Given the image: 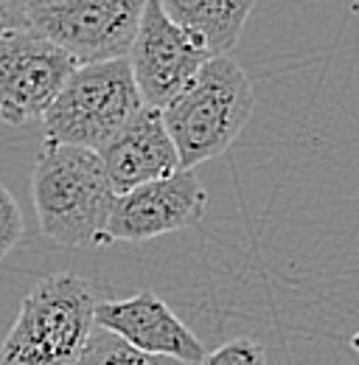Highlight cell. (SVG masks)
I'll list each match as a JSON object with an SVG mask.
<instances>
[{"instance_id": "1", "label": "cell", "mask_w": 359, "mask_h": 365, "mask_svg": "<svg viewBox=\"0 0 359 365\" xmlns=\"http://www.w3.org/2000/svg\"><path fill=\"white\" fill-rule=\"evenodd\" d=\"M31 197L43 236L62 247H107L115 191L98 152L45 140L34 158Z\"/></svg>"}, {"instance_id": "2", "label": "cell", "mask_w": 359, "mask_h": 365, "mask_svg": "<svg viewBox=\"0 0 359 365\" xmlns=\"http://www.w3.org/2000/svg\"><path fill=\"white\" fill-rule=\"evenodd\" d=\"M256 107L247 71L230 56H211L197 76L160 110L180 169H197L224 155L241 135Z\"/></svg>"}, {"instance_id": "3", "label": "cell", "mask_w": 359, "mask_h": 365, "mask_svg": "<svg viewBox=\"0 0 359 365\" xmlns=\"http://www.w3.org/2000/svg\"><path fill=\"white\" fill-rule=\"evenodd\" d=\"M95 292L76 273H51L20 301L0 340V365H76L95 329Z\"/></svg>"}, {"instance_id": "4", "label": "cell", "mask_w": 359, "mask_h": 365, "mask_svg": "<svg viewBox=\"0 0 359 365\" xmlns=\"http://www.w3.org/2000/svg\"><path fill=\"white\" fill-rule=\"evenodd\" d=\"M143 107L127 56L79 65L40 118L45 140L98 152Z\"/></svg>"}, {"instance_id": "5", "label": "cell", "mask_w": 359, "mask_h": 365, "mask_svg": "<svg viewBox=\"0 0 359 365\" xmlns=\"http://www.w3.org/2000/svg\"><path fill=\"white\" fill-rule=\"evenodd\" d=\"M146 0H48L23 11V29L62 48L76 65L127 56Z\"/></svg>"}, {"instance_id": "6", "label": "cell", "mask_w": 359, "mask_h": 365, "mask_svg": "<svg viewBox=\"0 0 359 365\" xmlns=\"http://www.w3.org/2000/svg\"><path fill=\"white\" fill-rule=\"evenodd\" d=\"M211 56L214 53L191 31L180 29L166 17L157 0L143 3L135 40L127 51V62L146 107L163 110Z\"/></svg>"}, {"instance_id": "7", "label": "cell", "mask_w": 359, "mask_h": 365, "mask_svg": "<svg viewBox=\"0 0 359 365\" xmlns=\"http://www.w3.org/2000/svg\"><path fill=\"white\" fill-rule=\"evenodd\" d=\"M79 65L28 29L0 37V121L23 127L40 121Z\"/></svg>"}, {"instance_id": "8", "label": "cell", "mask_w": 359, "mask_h": 365, "mask_svg": "<svg viewBox=\"0 0 359 365\" xmlns=\"http://www.w3.org/2000/svg\"><path fill=\"white\" fill-rule=\"evenodd\" d=\"M208 208V191L194 169L135 185L118 194L107 222V245L149 242L166 233L194 228Z\"/></svg>"}, {"instance_id": "9", "label": "cell", "mask_w": 359, "mask_h": 365, "mask_svg": "<svg viewBox=\"0 0 359 365\" xmlns=\"http://www.w3.org/2000/svg\"><path fill=\"white\" fill-rule=\"evenodd\" d=\"M93 320L98 329H107L110 334L143 354L169 357L185 365H197L205 354L202 340L155 292L101 301L93 309Z\"/></svg>"}, {"instance_id": "10", "label": "cell", "mask_w": 359, "mask_h": 365, "mask_svg": "<svg viewBox=\"0 0 359 365\" xmlns=\"http://www.w3.org/2000/svg\"><path fill=\"white\" fill-rule=\"evenodd\" d=\"M98 158L115 194L180 172L177 149L166 133L160 110H152L146 104L118 135L98 149Z\"/></svg>"}, {"instance_id": "11", "label": "cell", "mask_w": 359, "mask_h": 365, "mask_svg": "<svg viewBox=\"0 0 359 365\" xmlns=\"http://www.w3.org/2000/svg\"><path fill=\"white\" fill-rule=\"evenodd\" d=\"M172 23L191 31L214 56L239 43L256 0H157Z\"/></svg>"}, {"instance_id": "12", "label": "cell", "mask_w": 359, "mask_h": 365, "mask_svg": "<svg viewBox=\"0 0 359 365\" xmlns=\"http://www.w3.org/2000/svg\"><path fill=\"white\" fill-rule=\"evenodd\" d=\"M76 365H185V363L135 351L132 346H127L124 340H118L107 329H98L95 326L90 331L88 346H85L82 357L76 360Z\"/></svg>"}, {"instance_id": "13", "label": "cell", "mask_w": 359, "mask_h": 365, "mask_svg": "<svg viewBox=\"0 0 359 365\" xmlns=\"http://www.w3.org/2000/svg\"><path fill=\"white\" fill-rule=\"evenodd\" d=\"M267 363V351L259 340L253 337H233L222 343L219 349H214L211 354H202V360L197 365H264Z\"/></svg>"}, {"instance_id": "14", "label": "cell", "mask_w": 359, "mask_h": 365, "mask_svg": "<svg viewBox=\"0 0 359 365\" xmlns=\"http://www.w3.org/2000/svg\"><path fill=\"white\" fill-rule=\"evenodd\" d=\"M23 236H26L23 208L14 200V194L0 182V262L23 242Z\"/></svg>"}, {"instance_id": "15", "label": "cell", "mask_w": 359, "mask_h": 365, "mask_svg": "<svg viewBox=\"0 0 359 365\" xmlns=\"http://www.w3.org/2000/svg\"><path fill=\"white\" fill-rule=\"evenodd\" d=\"M11 29H23V11L11 0H0V37Z\"/></svg>"}, {"instance_id": "16", "label": "cell", "mask_w": 359, "mask_h": 365, "mask_svg": "<svg viewBox=\"0 0 359 365\" xmlns=\"http://www.w3.org/2000/svg\"><path fill=\"white\" fill-rule=\"evenodd\" d=\"M20 11H28V9H34V6H43V3H48V0H11Z\"/></svg>"}]
</instances>
